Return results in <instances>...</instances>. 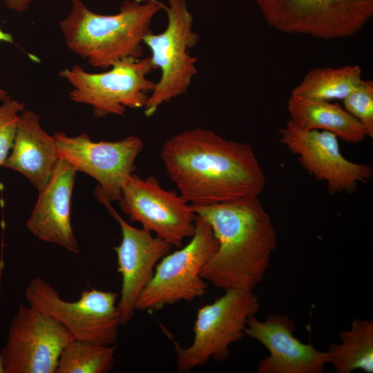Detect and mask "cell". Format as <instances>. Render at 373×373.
Instances as JSON below:
<instances>
[{"mask_svg":"<svg viewBox=\"0 0 373 373\" xmlns=\"http://www.w3.org/2000/svg\"><path fill=\"white\" fill-rule=\"evenodd\" d=\"M160 157L180 194L192 205L259 197L266 178L252 146L200 127L165 141Z\"/></svg>","mask_w":373,"mask_h":373,"instance_id":"cell-1","label":"cell"},{"mask_svg":"<svg viewBox=\"0 0 373 373\" xmlns=\"http://www.w3.org/2000/svg\"><path fill=\"white\" fill-rule=\"evenodd\" d=\"M191 207L209 222L218 241L201 277L224 291L253 290L263 280L278 243L259 197Z\"/></svg>","mask_w":373,"mask_h":373,"instance_id":"cell-2","label":"cell"},{"mask_svg":"<svg viewBox=\"0 0 373 373\" xmlns=\"http://www.w3.org/2000/svg\"><path fill=\"white\" fill-rule=\"evenodd\" d=\"M70 1L71 11L59 23L65 42L90 66L102 69L142 56L152 20L165 5L159 0H125L117 13L105 15L90 10L81 0Z\"/></svg>","mask_w":373,"mask_h":373,"instance_id":"cell-3","label":"cell"},{"mask_svg":"<svg viewBox=\"0 0 373 373\" xmlns=\"http://www.w3.org/2000/svg\"><path fill=\"white\" fill-rule=\"evenodd\" d=\"M164 10L167 15L166 28L159 34L152 32L144 39L155 69L161 70L144 107L148 117L162 104L186 93L198 73V59L191 55L190 50L198 44L199 35L193 30V17L186 1L167 0Z\"/></svg>","mask_w":373,"mask_h":373,"instance_id":"cell-4","label":"cell"},{"mask_svg":"<svg viewBox=\"0 0 373 373\" xmlns=\"http://www.w3.org/2000/svg\"><path fill=\"white\" fill-rule=\"evenodd\" d=\"M224 291L212 303L198 309L190 346L181 347L173 341L179 372L204 365L210 358L218 361L228 359L230 345L245 336L249 317L260 310L259 298L250 289Z\"/></svg>","mask_w":373,"mask_h":373,"instance_id":"cell-5","label":"cell"},{"mask_svg":"<svg viewBox=\"0 0 373 373\" xmlns=\"http://www.w3.org/2000/svg\"><path fill=\"white\" fill-rule=\"evenodd\" d=\"M155 68L151 57H127L117 61L109 70L93 73L80 65L59 71L73 87L70 99L93 107L97 117L123 115L127 108H144L155 82L147 78Z\"/></svg>","mask_w":373,"mask_h":373,"instance_id":"cell-6","label":"cell"},{"mask_svg":"<svg viewBox=\"0 0 373 373\" xmlns=\"http://www.w3.org/2000/svg\"><path fill=\"white\" fill-rule=\"evenodd\" d=\"M195 231L183 247L164 256L140 294L135 310L153 312L180 300L205 294L207 283L201 271L217 249L218 241L209 222L196 215Z\"/></svg>","mask_w":373,"mask_h":373,"instance_id":"cell-7","label":"cell"},{"mask_svg":"<svg viewBox=\"0 0 373 373\" xmlns=\"http://www.w3.org/2000/svg\"><path fill=\"white\" fill-rule=\"evenodd\" d=\"M254 1L271 28L322 39L353 36L373 15V0Z\"/></svg>","mask_w":373,"mask_h":373,"instance_id":"cell-8","label":"cell"},{"mask_svg":"<svg viewBox=\"0 0 373 373\" xmlns=\"http://www.w3.org/2000/svg\"><path fill=\"white\" fill-rule=\"evenodd\" d=\"M28 303L53 318L75 339L113 345L121 325L116 303L118 294L95 289L84 290L76 301H66L41 277L30 280L25 288Z\"/></svg>","mask_w":373,"mask_h":373,"instance_id":"cell-9","label":"cell"},{"mask_svg":"<svg viewBox=\"0 0 373 373\" xmlns=\"http://www.w3.org/2000/svg\"><path fill=\"white\" fill-rule=\"evenodd\" d=\"M53 137L58 157L98 182L94 194L99 202L119 200L122 186L135 171V160L144 149L140 137L96 142L86 133L70 137L57 132Z\"/></svg>","mask_w":373,"mask_h":373,"instance_id":"cell-10","label":"cell"},{"mask_svg":"<svg viewBox=\"0 0 373 373\" xmlns=\"http://www.w3.org/2000/svg\"><path fill=\"white\" fill-rule=\"evenodd\" d=\"M118 202L130 222H140L171 246L181 247L194 233L196 214L191 204L175 191L162 188L153 175L143 179L131 174Z\"/></svg>","mask_w":373,"mask_h":373,"instance_id":"cell-11","label":"cell"},{"mask_svg":"<svg viewBox=\"0 0 373 373\" xmlns=\"http://www.w3.org/2000/svg\"><path fill=\"white\" fill-rule=\"evenodd\" d=\"M73 339L53 318L20 303L0 352L5 373H55L63 350Z\"/></svg>","mask_w":373,"mask_h":373,"instance_id":"cell-12","label":"cell"},{"mask_svg":"<svg viewBox=\"0 0 373 373\" xmlns=\"http://www.w3.org/2000/svg\"><path fill=\"white\" fill-rule=\"evenodd\" d=\"M278 141L297 157L309 175L325 183L330 195L354 193L360 184L372 178L370 164L343 156L338 138L332 133L303 129L289 119L279 129Z\"/></svg>","mask_w":373,"mask_h":373,"instance_id":"cell-13","label":"cell"},{"mask_svg":"<svg viewBox=\"0 0 373 373\" xmlns=\"http://www.w3.org/2000/svg\"><path fill=\"white\" fill-rule=\"evenodd\" d=\"M119 224L122 241L113 247L122 289L117 309L121 325H127L135 311V302L151 278L157 262L171 252V245L152 233L131 226L114 209L111 202H102Z\"/></svg>","mask_w":373,"mask_h":373,"instance_id":"cell-14","label":"cell"},{"mask_svg":"<svg viewBox=\"0 0 373 373\" xmlns=\"http://www.w3.org/2000/svg\"><path fill=\"white\" fill-rule=\"evenodd\" d=\"M295 324L285 314H269L265 320L249 317L245 329L268 350L257 366L258 373H322L328 363L327 352L294 336Z\"/></svg>","mask_w":373,"mask_h":373,"instance_id":"cell-15","label":"cell"},{"mask_svg":"<svg viewBox=\"0 0 373 373\" xmlns=\"http://www.w3.org/2000/svg\"><path fill=\"white\" fill-rule=\"evenodd\" d=\"M76 172L68 162L59 157L48 182L38 191V199L26 222L28 230L38 239L74 254L79 251L70 219Z\"/></svg>","mask_w":373,"mask_h":373,"instance_id":"cell-16","label":"cell"},{"mask_svg":"<svg viewBox=\"0 0 373 373\" xmlns=\"http://www.w3.org/2000/svg\"><path fill=\"white\" fill-rule=\"evenodd\" d=\"M58 159L55 138L41 128L39 116L23 110L12 151L3 166L26 176L39 191L48 182Z\"/></svg>","mask_w":373,"mask_h":373,"instance_id":"cell-17","label":"cell"},{"mask_svg":"<svg viewBox=\"0 0 373 373\" xmlns=\"http://www.w3.org/2000/svg\"><path fill=\"white\" fill-rule=\"evenodd\" d=\"M287 111L290 120L303 129L327 131L350 144L367 137L361 123L338 103L291 95Z\"/></svg>","mask_w":373,"mask_h":373,"instance_id":"cell-18","label":"cell"},{"mask_svg":"<svg viewBox=\"0 0 373 373\" xmlns=\"http://www.w3.org/2000/svg\"><path fill=\"white\" fill-rule=\"evenodd\" d=\"M340 343L329 345L328 363L336 373H350L361 370L373 372V321L356 318L348 330L339 334Z\"/></svg>","mask_w":373,"mask_h":373,"instance_id":"cell-19","label":"cell"},{"mask_svg":"<svg viewBox=\"0 0 373 373\" xmlns=\"http://www.w3.org/2000/svg\"><path fill=\"white\" fill-rule=\"evenodd\" d=\"M361 74L358 65L316 68L305 75L291 95L325 101L343 100L361 81Z\"/></svg>","mask_w":373,"mask_h":373,"instance_id":"cell-20","label":"cell"},{"mask_svg":"<svg viewBox=\"0 0 373 373\" xmlns=\"http://www.w3.org/2000/svg\"><path fill=\"white\" fill-rule=\"evenodd\" d=\"M115 349L73 339L63 350L55 373H107L114 366Z\"/></svg>","mask_w":373,"mask_h":373,"instance_id":"cell-21","label":"cell"},{"mask_svg":"<svg viewBox=\"0 0 373 373\" xmlns=\"http://www.w3.org/2000/svg\"><path fill=\"white\" fill-rule=\"evenodd\" d=\"M344 108L363 127L367 137H373V82L361 79L343 99Z\"/></svg>","mask_w":373,"mask_h":373,"instance_id":"cell-22","label":"cell"},{"mask_svg":"<svg viewBox=\"0 0 373 373\" xmlns=\"http://www.w3.org/2000/svg\"><path fill=\"white\" fill-rule=\"evenodd\" d=\"M24 104L17 100L7 99L0 104V167L12 149L19 119V112Z\"/></svg>","mask_w":373,"mask_h":373,"instance_id":"cell-23","label":"cell"},{"mask_svg":"<svg viewBox=\"0 0 373 373\" xmlns=\"http://www.w3.org/2000/svg\"><path fill=\"white\" fill-rule=\"evenodd\" d=\"M35 0H6V6L17 12H23Z\"/></svg>","mask_w":373,"mask_h":373,"instance_id":"cell-24","label":"cell"},{"mask_svg":"<svg viewBox=\"0 0 373 373\" xmlns=\"http://www.w3.org/2000/svg\"><path fill=\"white\" fill-rule=\"evenodd\" d=\"M0 41L12 43L13 39L10 34L4 32L0 28ZM8 98H10L8 93L4 90L0 88V102H3Z\"/></svg>","mask_w":373,"mask_h":373,"instance_id":"cell-25","label":"cell"},{"mask_svg":"<svg viewBox=\"0 0 373 373\" xmlns=\"http://www.w3.org/2000/svg\"><path fill=\"white\" fill-rule=\"evenodd\" d=\"M0 373H5V370L3 366L2 360L0 356Z\"/></svg>","mask_w":373,"mask_h":373,"instance_id":"cell-26","label":"cell"}]
</instances>
